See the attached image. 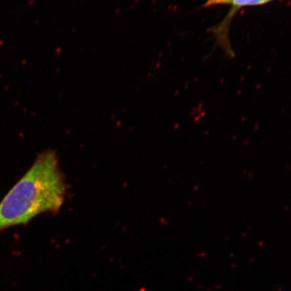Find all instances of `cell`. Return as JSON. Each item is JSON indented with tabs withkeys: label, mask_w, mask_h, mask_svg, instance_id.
Segmentation results:
<instances>
[{
	"label": "cell",
	"mask_w": 291,
	"mask_h": 291,
	"mask_svg": "<svg viewBox=\"0 0 291 291\" xmlns=\"http://www.w3.org/2000/svg\"><path fill=\"white\" fill-rule=\"evenodd\" d=\"M66 192L58 155L43 151L0 202V232L25 225L39 214L58 212Z\"/></svg>",
	"instance_id": "6da1fadb"
},
{
	"label": "cell",
	"mask_w": 291,
	"mask_h": 291,
	"mask_svg": "<svg viewBox=\"0 0 291 291\" xmlns=\"http://www.w3.org/2000/svg\"><path fill=\"white\" fill-rule=\"evenodd\" d=\"M272 0H208L205 4V7H212L215 5H231L233 7L232 13L237 11L241 8L245 7H253L260 6L270 3Z\"/></svg>",
	"instance_id": "7a4b0ae2"
}]
</instances>
